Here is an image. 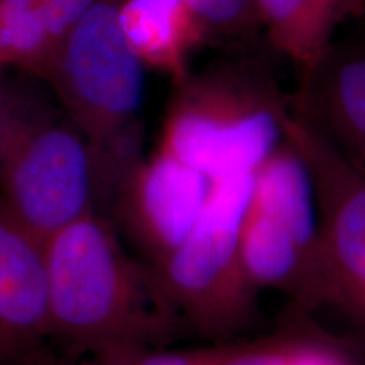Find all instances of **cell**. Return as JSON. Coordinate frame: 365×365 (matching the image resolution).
<instances>
[{"mask_svg": "<svg viewBox=\"0 0 365 365\" xmlns=\"http://www.w3.org/2000/svg\"><path fill=\"white\" fill-rule=\"evenodd\" d=\"M213 181L159 150L134 175L127 195V222L156 262L181 244L207 207Z\"/></svg>", "mask_w": 365, "mask_h": 365, "instance_id": "obj_9", "label": "cell"}, {"mask_svg": "<svg viewBox=\"0 0 365 365\" xmlns=\"http://www.w3.org/2000/svg\"><path fill=\"white\" fill-rule=\"evenodd\" d=\"M202 38L247 39L259 26L255 0H191Z\"/></svg>", "mask_w": 365, "mask_h": 365, "instance_id": "obj_15", "label": "cell"}, {"mask_svg": "<svg viewBox=\"0 0 365 365\" xmlns=\"http://www.w3.org/2000/svg\"><path fill=\"white\" fill-rule=\"evenodd\" d=\"M286 112L274 97L227 88L191 91L168 122L161 150L213 182L255 175L276 153Z\"/></svg>", "mask_w": 365, "mask_h": 365, "instance_id": "obj_5", "label": "cell"}, {"mask_svg": "<svg viewBox=\"0 0 365 365\" xmlns=\"http://www.w3.org/2000/svg\"><path fill=\"white\" fill-rule=\"evenodd\" d=\"M118 21L143 63L185 73L186 54L202 39L191 0H120Z\"/></svg>", "mask_w": 365, "mask_h": 365, "instance_id": "obj_13", "label": "cell"}, {"mask_svg": "<svg viewBox=\"0 0 365 365\" xmlns=\"http://www.w3.org/2000/svg\"><path fill=\"white\" fill-rule=\"evenodd\" d=\"M287 365H344L339 359L331 357L325 352H317V350H304V352L291 354L289 364Z\"/></svg>", "mask_w": 365, "mask_h": 365, "instance_id": "obj_18", "label": "cell"}, {"mask_svg": "<svg viewBox=\"0 0 365 365\" xmlns=\"http://www.w3.org/2000/svg\"><path fill=\"white\" fill-rule=\"evenodd\" d=\"M301 70L294 113L365 175V17Z\"/></svg>", "mask_w": 365, "mask_h": 365, "instance_id": "obj_6", "label": "cell"}, {"mask_svg": "<svg viewBox=\"0 0 365 365\" xmlns=\"http://www.w3.org/2000/svg\"><path fill=\"white\" fill-rule=\"evenodd\" d=\"M303 254L284 228L250 205L239 254L245 281L259 284L284 282L299 267Z\"/></svg>", "mask_w": 365, "mask_h": 365, "instance_id": "obj_14", "label": "cell"}, {"mask_svg": "<svg viewBox=\"0 0 365 365\" xmlns=\"http://www.w3.org/2000/svg\"><path fill=\"white\" fill-rule=\"evenodd\" d=\"M118 2L95 4L59 46L48 71L68 110L97 145L120 135L144 97V63L127 43Z\"/></svg>", "mask_w": 365, "mask_h": 365, "instance_id": "obj_3", "label": "cell"}, {"mask_svg": "<svg viewBox=\"0 0 365 365\" xmlns=\"http://www.w3.org/2000/svg\"><path fill=\"white\" fill-rule=\"evenodd\" d=\"M80 365H105V364H90V362H85V364H80Z\"/></svg>", "mask_w": 365, "mask_h": 365, "instance_id": "obj_19", "label": "cell"}, {"mask_svg": "<svg viewBox=\"0 0 365 365\" xmlns=\"http://www.w3.org/2000/svg\"><path fill=\"white\" fill-rule=\"evenodd\" d=\"M43 244L0 207V365H58Z\"/></svg>", "mask_w": 365, "mask_h": 365, "instance_id": "obj_7", "label": "cell"}, {"mask_svg": "<svg viewBox=\"0 0 365 365\" xmlns=\"http://www.w3.org/2000/svg\"><path fill=\"white\" fill-rule=\"evenodd\" d=\"M269 43L301 70L339 34V27L365 17V0H255Z\"/></svg>", "mask_w": 365, "mask_h": 365, "instance_id": "obj_11", "label": "cell"}, {"mask_svg": "<svg viewBox=\"0 0 365 365\" xmlns=\"http://www.w3.org/2000/svg\"><path fill=\"white\" fill-rule=\"evenodd\" d=\"M282 130L312 171L330 254L365 296V175L294 112L284 115Z\"/></svg>", "mask_w": 365, "mask_h": 365, "instance_id": "obj_8", "label": "cell"}, {"mask_svg": "<svg viewBox=\"0 0 365 365\" xmlns=\"http://www.w3.org/2000/svg\"><path fill=\"white\" fill-rule=\"evenodd\" d=\"M100 0H0V66L48 75L59 46Z\"/></svg>", "mask_w": 365, "mask_h": 365, "instance_id": "obj_10", "label": "cell"}, {"mask_svg": "<svg viewBox=\"0 0 365 365\" xmlns=\"http://www.w3.org/2000/svg\"><path fill=\"white\" fill-rule=\"evenodd\" d=\"M291 354L271 352H227L213 350L208 365H287Z\"/></svg>", "mask_w": 365, "mask_h": 365, "instance_id": "obj_17", "label": "cell"}, {"mask_svg": "<svg viewBox=\"0 0 365 365\" xmlns=\"http://www.w3.org/2000/svg\"><path fill=\"white\" fill-rule=\"evenodd\" d=\"M93 159L59 124L0 129V207L41 244L91 212Z\"/></svg>", "mask_w": 365, "mask_h": 365, "instance_id": "obj_2", "label": "cell"}, {"mask_svg": "<svg viewBox=\"0 0 365 365\" xmlns=\"http://www.w3.org/2000/svg\"><path fill=\"white\" fill-rule=\"evenodd\" d=\"M213 350H198V352H145L124 362L105 365H208Z\"/></svg>", "mask_w": 365, "mask_h": 365, "instance_id": "obj_16", "label": "cell"}, {"mask_svg": "<svg viewBox=\"0 0 365 365\" xmlns=\"http://www.w3.org/2000/svg\"><path fill=\"white\" fill-rule=\"evenodd\" d=\"M254 188L255 175L213 182L193 230L158 264L154 276L166 299L196 325H218L245 282L239 254Z\"/></svg>", "mask_w": 365, "mask_h": 365, "instance_id": "obj_4", "label": "cell"}, {"mask_svg": "<svg viewBox=\"0 0 365 365\" xmlns=\"http://www.w3.org/2000/svg\"><path fill=\"white\" fill-rule=\"evenodd\" d=\"M49 318L59 352L90 364L149 352L175 309L156 276L137 264L97 213L43 242Z\"/></svg>", "mask_w": 365, "mask_h": 365, "instance_id": "obj_1", "label": "cell"}, {"mask_svg": "<svg viewBox=\"0 0 365 365\" xmlns=\"http://www.w3.org/2000/svg\"><path fill=\"white\" fill-rule=\"evenodd\" d=\"M252 207L284 228L304 254L317 247V190L307 161L296 150H276L255 173Z\"/></svg>", "mask_w": 365, "mask_h": 365, "instance_id": "obj_12", "label": "cell"}]
</instances>
